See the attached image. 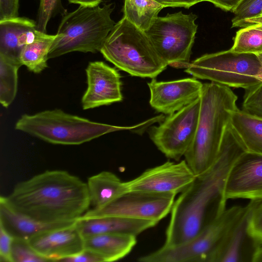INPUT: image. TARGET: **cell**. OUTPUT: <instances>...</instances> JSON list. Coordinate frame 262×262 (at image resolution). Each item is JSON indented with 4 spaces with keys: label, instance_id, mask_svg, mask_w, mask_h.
Returning <instances> with one entry per match:
<instances>
[{
    "label": "cell",
    "instance_id": "cell-1",
    "mask_svg": "<svg viewBox=\"0 0 262 262\" xmlns=\"http://www.w3.org/2000/svg\"><path fill=\"white\" fill-rule=\"evenodd\" d=\"M244 152L239 136L229 123L215 162L196 176L175 200L164 245L176 246L189 240L226 208L223 202L226 178L231 166Z\"/></svg>",
    "mask_w": 262,
    "mask_h": 262
},
{
    "label": "cell",
    "instance_id": "cell-2",
    "mask_svg": "<svg viewBox=\"0 0 262 262\" xmlns=\"http://www.w3.org/2000/svg\"><path fill=\"white\" fill-rule=\"evenodd\" d=\"M0 201L46 223L74 222L90 209L86 183L66 170H46L15 185Z\"/></svg>",
    "mask_w": 262,
    "mask_h": 262
},
{
    "label": "cell",
    "instance_id": "cell-3",
    "mask_svg": "<svg viewBox=\"0 0 262 262\" xmlns=\"http://www.w3.org/2000/svg\"><path fill=\"white\" fill-rule=\"evenodd\" d=\"M196 130L185 160L195 176L209 168L218 156L237 96L229 87L213 82L203 84Z\"/></svg>",
    "mask_w": 262,
    "mask_h": 262
},
{
    "label": "cell",
    "instance_id": "cell-4",
    "mask_svg": "<svg viewBox=\"0 0 262 262\" xmlns=\"http://www.w3.org/2000/svg\"><path fill=\"white\" fill-rule=\"evenodd\" d=\"M100 52L106 60L133 76L154 78L168 66L145 32L124 17L116 23Z\"/></svg>",
    "mask_w": 262,
    "mask_h": 262
},
{
    "label": "cell",
    "instance_id": "cell-5",
    "mask_svg": "<svg viewBox=\"0 0 262 262\" xmlns=\"http://www.w3.org/2000/svg\"><path fill=\"white\" fill-rule=\"evenodd\" d=\"M112 4L101 7L79 6L74 11L65 13L58 28L56 36L48 55V59L72 52H100L115 22L111 15Z\"/></svg>",
    "mask_w": 262,
    "mask_h": 262
},
{
    "label": "cell",
    "instance_id": "cell-6",
    "mask_svg": "<svg viewBox=\"0 0 262 262\" xmlns=\"http://www.w3.org/2000/svg\"><path fill=\"white\" fill-rule=\"evenodd\" d=\"M141 125L114 126L55 109L23 115L16 121L15 128L50 143L79 145L111 132L133 130Z\"/></svg>",
    "mask_w": 262,
    "mask_h": 262
},
{
    "label": "cell",
    "instance_id": "cell-7",
    "mask_svg": "<svg viewBox=\"0 0 262 262\" xmlns=\"http://www.w3.org/2000/svg\"><path fill=\"white\" fill-rule=\"evenodd\" d=\"M245 207L226 208L199 233L176 246L164 245L138 258L140 262H208L230 228L241 216Z\"/></svg>",
    "mask_w": 262,
    "mask_h": 262
},
{
    "label": "cell",
    "instance_id": "cell-8",
    "mask_svg": "<svg viewBox=\"0 0 262 262\" xmlns=\"http://www.w3.org/2000/svg\"><path fill=\"white\" fill-rule=\"evenodd\" d=\"M193 13L182 11L158 16L145 32L157 53L167 64L176 68H187L198 25Z\"/></svg>",
    "mask_w": 262,
    "mask_h": 262
},
{
    "label": "cell",
    "instance_id": "cell-9",
    "mask_svg": "<svg viewBox=\"0 0 262 262\" xmlns=\"http://www.w3.org/2000/svg\"><path fill=\"white\" fill-rule=\"evenodd\" d=\"M260 67L257 55L229 49L202 55L190 62L185 72L196 78L245 90L260 81L256 78Z\"/></svg>",
    "mask_w": 262,
    "mask_h": 262
},
{
    "label": "cell",
    "instance_id": "cell-10",
    "mask_svg": "<svg viewBox=\"0 0 262 262\" xmlns=\"http://www.w3.org/2000/svg\"><path fill=\"white\" fill-rule=\"evenodd\" d=\"M176 195L128 190L102 208L90 209L79 219L117 216L158 223L171 212Z\"/></svg>",
    "mask_w": 262,
    "mask_h": 262
},
{
    "label": "cell",
    "instance_id": "cell-11",
    "mask_svg": "<svg viewBox=\"0 0 262 262\" xmlns=\"http://www.w3.org/2000/svg\"><path fill=\"white\" fill-rule=\"evenodd\" d=\"M200 97L151 127L150 139L167 158L179 161L191 145L199 120Z\"/></svg>",
    "mask_w": 262,
    "mask_h": 262
},
{
    "label": "cell",
    "instance_id": "cell-12",
    "mask_svg": "<svg viewBox=\"0 0 262 262\" xmlns=\"http://www.w3.org/2000/svg\"><path fill=\"white\" fill-rule=\"evenodd\" d=\"M195 176L185 160L178 163L168 161L146 169L126 185L128 190L177 195L186 189Z\"/></svg>",
    "mask_w": 262,
    "mask_h": 262
},
{
    "label": "cell",
    "instance_id": "cell-13",
    "mask_svg": "<svg viewBox=\"0 0 262 262\" xmlns=\"http://www.w3.org/2000/svg\"><path fill=\"white\" fill-rule=\"evenodd\" d=\"M246 199L262 201V155L244 152L231 166L225 182L223 202Z\"/></svg>",
    "mask_w": 262,
    "mask_h": 262
},
{
    "label": "cell",
    "instance_id": "cell-14",
    "mask_svg": "<svg viewBox=\"0 0 262 262\" xmlns=\"http://www.w3.org/2000/svg\"><path fill=\"white\" fill-rule=\"evenodd\" d=\"M87 89L82 99L83 110L121 101V81L117 70L103 61L89 62L85 69Z\"/></svg>",
    "mask_w": 262,
    "mask_h": 262
},
{
    "label": "cell",
    "instance_id": "cell-15",
    "mask_svg": "<svg viewBox=\"0 0 262 262\" xmlns=\"http://www.w3.org/2000/svg\"><path fill=\"white\" fill-rule=\"evenodd\" d=\"M148 85L151 106L158 112L169 115L199 98L203 84L196 78H187L170 81L153 79Z\"/></svg>",
    "mask_w": 262,
    "mask_h": 262
},
{
    "label": "cell",
    "instance_id": "cell-16",
    "mask_svg": "<svg viewBox=\"0 0 262 262\" xmlns=\"http://www.w3.org/2000/svg\"><path fill=\"white\" fill-rule=\"evenodd\" d=\"M76 222L67 226L40 232L31 237L28 242L48 261H60L84 249V237Z\"/></svg>",
    "mask_w": 262,
    "mask_h": 262
},
{
    "label": "cell",
    "instance_id": "cell-17",
    "mask_svg": "<svg viewBox=\"0 0 262 262\" xmlns=\"http://www.w3.org/2000/svg\"><path fill=\"white\" fill-rule=\"evenodd\" d=\"M260 200H251L210 257L208 262L251 261L257 247L248 233L250 213Z\"/></svg>",
    "mask_w": 262,
    "mask_h": 262
},
{
    "label": "cell",
    "instance_id": "cell-18",
    "mask_svg": "<svg viewBox=\"0 0 262 262\" xmlns=\"http://www.w3.org/2000/svg\"><path fill=\"white\" fill-rule=\"evenodd\" d=\"M37 31L36 21L27 17L0 20V55L19 62L23 49L34 40Z\"/></svg>",
    "mask_w": 262,
    "mask_h": 262
},
{
    "label": "cell",
    "instance_id": "cell-19",
    "mask_svg": "<svg viewBox=\"0 0 262 262\" xmlns=\"http://www.w3.org/2000/svg\"><path fill=\"white\" fill-rule=\"evenodd\" d=\"M155 221L105 216L92 219H78L77 226L83 237L99 234H126L137 236L155 226Z\"/></svg>",
    "mask_w": 262,
    "mask_h": 262
},
{
    "label": "cell",
    "instance_id": "cell-20",
    "mask_svg": "<svg viewBox=\"0 0 262 262\" xmlns=\"http://www.w3.org/2000/svg\"><path fill=\"white\" fill-rule=\"evenodd\" d=\"M76 221L53 224L41 222L15 211L0 201V226L15 238L28 241L40 232L67 226Z\"/></svg>",
    "mask_w": 262,
    "mask_h": 262
},
{
    "label": "cell",
    "instance_id": "cell-21",
    "mask_svg": "<svg viewBox=\"0 0 262 262\" xmlns=\"http://www.w3.org/2000/svg\"><path fill=\"white\" fill-rule=\"evenodd\" d=\"M136 236L105 233L84 237V248L98 255L104 261H114L128 255L137 243Z\"/></svg>",
    "mask_w": 262,
    "mask_h": 262
},
{
    "label": "cell",
    "instance_id": "cell-22",
    "mask_svg": "<svg viewBox=\"0 0 262 262\" xmlns=\"http://www.w3.org/2000/svg\"><path fill=\"white\" fill-rule=\"evenodd\" d=\"M86 184L90 209L102 208L128 191L126 182L108 171L89 177Z\"/></svg>",
    "mask_w": 262,
    "mask_h": 262
},
{
    "label": "cell",
    "instance_id": "cell-23",
    "mask_svg": "<svg viewBox=\"0 0 262 262\" xmlns=\"http://www.w3.org/2000/svg\"><path fill=\"white\" fill-rule=\"evenodd\" d=\"M230 122L246 151L262 155V119L248 115L237 108L232 111Z\"/></svg>",
    "mask_w": 262,
    "mask_h": 262
},
{
    "label": "cell",
    "instance_id": "cell-24",
    "mask_svg": "<svg viewBox=\"0 0 262 262\" xmlns=\"http://www.w3.org/2000/svg\"><path fill=\"white\" fill-rule=\"evenodd\" d=\"M56 35H49L37 30L34 40L22 50L19 61L21 66L35 74L48 67V55Z\"/></svg>",
    "mask_w": 262,
    "mask_h": 262
},
{
    "label": "cell",
    "instance_id": "cell-25",
    "mask_svg": "<svg viewBox=\"0 0 262 262\" xmlns=\"http://www.w3.org/2000/svg\"><path fill=\"white\" fill-rule=\"evenodd\" d=\"M164 7L154 0H124L123 17L145 31L152 24Z\"/></svg>",
    "mask_w": 262,
    "mask_h": 262
},
{
    "label": "cell",
    "instance_id": "cell-26",
    "mask_svg": "<svg viewBox=\"0 0 262 262\" xmlns=\"http://www.w3.org/2000/svg\"><path fill=\"white\" fill-rule=\"evenodd\" d=\"M19 61L0 55V102L8 107L14 100L17 91Z\"/></svg>",
    "mask_w": 262,
    "mask_h": 262
},
{
    "label": "cell",
    "instance_id": "cell-27",
    "mask_svg": "<svg viewBox=\"0 0 262 262\" xmlns=\"http://www.w3.org/2000/svg\"><path fill=\"white\" fill-rule=\"evenodd\" d=\"M230 50L238 53H262V24L250 25L237 31Z\"/></svg>",
    "mask_w": 262,
    "mask_h": 262
},
{
    "label": "cell",
    "instance_id": "cell-28",
    "mask_svg": "<svg viewBox=\"0 0 262 262\" xmlns=\"http://www.w3.org/2000/svg\"><path fill=\"white\" fill-rule=\"evenodd\" d=\"M242 111L262 119V81L245 89Z\"/></svg>",
    "mask_w": 262,
    "mask_h": 262
},
{
    "label": "cell",
    "instance_id": "cell-29",
    "mask_svg": "<svg viewBox=\"0 0 262 262\" xmlns=\"http://www.w3.org/2000/svg\"><path fill=\"white\" fill-rule=\"evenodd\" d=\"M12 262H46V259L39 255L28 241L14 238L11 251Z\"/></svg>",
    "mask_w": 262,
    "mask_h": 262
},
{
    "label": "cell",
    "instance_id": "cell-30",
    "mask_svg": "<svg viewBox=\"0 0 262 262\" xmlns=\"http://www.w3.org/2000/svg\"><path fill=\"white\" fill-rule=\"evenodd\" d=\"M262 11V0H243L232 12L231 28L238 27L245 19L255 17Z\"/></svg>",
    "mask_w": 262,
    "mask_h": 262
},
{
    "label": "cell",
    "instance_id": "cell-31",
    "mask_svg": "<svg viewBox=\"0 0 262 262\" xmlns=\"http://www.w3.org/2000/svg\"><path fill=\"white\" fill-rule=\"evenodd\" d=\"M247 231L257 249L262 247V201H258L250 213Z\"/></svg>",
    "mask_w": 262,
    "mask_h": 262
},
{
    "label": "cell",
    "instance_id": "cell-32",
    "mask_svg": "<svg viewBox=\"0 0 262 262\" xmlns=\"http://www.w3.org/2000/svg\"><path fill=\"white\" fill-rule=\"evenodd\" d=\"M60 6V0H40L36 21L37 30L46 33L49 20Z\"/></svg>",
    "mask_w": 262,
    "mask_h": 262
},
{
    "label": "cell",
    "instance_id": "cell-33",
    "mask_svg": "<svg viewBox=\"0 0 262 262\" xmlns=\"http://www.w3.org/2000/svg\"><path fill=\"white\" fill-rule=\"evenodd\" d=\"M14 237L0 226L1 261L12 262L11 251Z\"/></svg>",
    "mask_w": 262,
    "mask_h": 262
},
{
    "label": "cell",
    "instance_id": "cell-34",
    "mask_svg": "<svg viewBox=\"0 0 262 262\" xmlns=\"http://www.w3.org/2000/svg\"><path fill=\"white\" fill-rule=\"evenodd\" d=\"M19 0H0V20L18 16Z\"/></svg>",
    "mask_w": 262,
    "mask_h": 262
},
{
    "label": "cell",
    "instance_id": "cell-35",
    "mask_svg": "<svg viewBox=\"0 0 262 262\" xmlns=\"http://www.w3.org/2000/svg\"><path fill=\"white\" fill-rule=\"evenodd\" d=\"M63 262H103L102 259L95 252L85 249L74 255L61 259Z\"/></svg>",
    "mask_w": 262,
    "mask_h": 262
},
{
    "label": "cell",
    "instance_id": "cell-36",
    "mask_svg": "<svg viewBox=\"0 0 262 262\" xmlns=\"http://www.w3.org/2000/svg\"><path fill=\"white\" fill-rule=\"evenodd\" d=\"M165 7H183L188 9L190 7L203 2V0H154Z\"/></svg>",
    "mask_w": 262,
    "mask_h": 262
},
{
    "label": "cell",
    "instance_id": "cell-37",
    "mask_svg": "<svg viewBox=\"0 0 262 262\" xmlns=\"http://www.w3.org/2000/svg\"><path fill=\"white\" fill-rule=\"evenodd\" d=\"M243 0H203V2H209L226 11L233 12Z\"/></svg>",
    "mask_w": 262,
    "mask_h": 262
},
{
    "label": "cell",
    "instance_id": "cell-38",
    "mask_svg": "<svg viewBox=\"0 0 262 262\" xmlns=\"http://www.w3.org/2000/svg\"><path fill=\"white\" fill-rule=\"evenodd\" d=\"M103 0H68L72 4H79L80 6L87 7H95L102 2Z\"/></svg>",
    "mask_w": 262,
    "mask_h": 262
},
{
    "label": "cell",
    "instance_id": "cell-39",
    "mask_svg": "<svg viewBox=\"0 0 262 262\" xmlns=\"http://www.w3.org/2000/svg\"><path fill=\"white\" fill-rule=\"evenodd\" d=\"M262 258V247L258 248L255 252L252 259V262H259Z\"/></svg>",
    "mask_w": 262,
    "mask_h": 262
},
{
    "label": "cell",
    "instance_id": "cell-40",
    "mask_svg": "<svg viewBox=\"0 0 262 262\" xmlns=\"http://www.w3.org/2000/svg\"><path fill=\"white\" fill-rule=\"evenodd\" d=\"M260 63V67L257 75L256 76V78L258 80L262 81V53L257 55Z\"/></svg>",
    "mask_w": 262,
    "mask_h": 262
},
{
    "label": "cell",
    "instance_id": "cell-41",
    "mask_svg": "<svg viewBox=\"0 0 262 262\" xmlns=\"http://www.w3.org/2000/svg\"><path fill=\"white\" fill-rule=\"evenodd\" d=\"M259 262H262V258L260 259V260L259 261Z\"/></svg>",
    "mask_w": 262,
    "mask_h": 262
},
{
    "label": "cell",
    "instance_id": "cell-42",
    "mask_svg": "<svg viewBox=\"0 0 262 262\" xmlns=\"http://www.w3.org/2000/svg\"><path fill=\"white\" fill-rule=\"evenodd\" d=\"M259 15H262V11Z\"/></svg>",
    "mask_w": 262,
    "mask_h": 262
}]
</instances>
